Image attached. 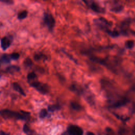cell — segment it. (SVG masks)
<instances>
[{
  "instance_id": "2e32d148",
  "label": "cell",
  "mask_w": 135,
  "mask_h": 135,
  "mask_svg": "<svg viewBox=\"0 0 135 135\" xmlns=\"http://www.w3.org/2000/svg\"><path fill=\"white\" fill-rule=\"evenodd\" d=\"M34 59L36 61H39V60H43V59L47 60V57L45 55L42 54H37L34 55Z\"/></svg>"
},
{
  "instance_id": "9c48e42d",
  "label": "cell",
  "mask_w": 135,
  "mask_h": 135,
  "mask_svg": "<svg viewBox=\"0 0 135 135\" xmlns=\"http://www.w3.org/2000/svg\"><path fill=\"white\" fill-rule=\"evenodd\" d=\"M13 87L16 91L19 92L21 95H22L23 96H26V94L24 92V90L22 89V88L20 87V86L18 83H13Z\"/></svg>"
},
{
  "instance_id": "7a4b0ae2",
  "label": "cell",
  "mask_w": 135,
  "mask_h": 135,
  "mask_svg": "<svg viewBox=\"0 0 135 135\" xmlns=\"http://www.w3.org/2000/svg\"><path fill=\"white\" fill-rule=\"evenodd\" d=\"M30 86L36 90H37L40 93L45 94H47L49 90V87L47 84H44L38 81H33L30 83Z\"/></svg>"
},
{
  "instance_id": "3957f363",
  "label": "cell",
  "mask_w": 135,
  "mask_h": 135,
  "mask_svg": "<svg viewBox=\"0 0 135 135\" xmlns=\"http://www.w3.org/2000/svg\"><path fill=\"white\" fill-rule=\"evenodd\" d=\"M43 21L49 30L52 31L55 26V20L51 14L45 13L44 14Z\"/></svg>"
},
{
  "instance_id": "d4e9b609",
  "label": "cell",
  "mask_w": 135,
  "mask_h": 135,
  "mask_svg": "<svg viewBox=\"0 0 135 135\" xmlns=\"http://www.w3.org/2000/svg\"><path fill=\"white\" fill-rule=\"evenodd\" d=\"M87 135H95V134L92 132H88L87 133Z\"/></svg>"
},
{
  "instance_id": "9a60e30c",
  "label": "cell",
  "mask_w": 135,
  "mask_h": 135,
  "mask_svg": "<svg viewBox=\"0 0 135 135\" xmlns=\"http://www.w3.org/2000/svg\"><path fill=\"white\" fill-rule=\"evenodd\" d=\"M28 16V12L27 11H23L21 12H20L18 14V18L19 20H22L27 18Z\"/></svg>"
},
{
  "instance_id": "44dd1931",
  "label": "cell",
  "mask_w": 135,
  "mask_h": 135,
  "mask_svg": "<svg viewBox=\"0 0 135 135\" xmlns=\"http://www.w3.org/2000/svg\"><path fill=\"white\" fill-rule=\"evenodd\" d=\"M60 108L59 106L58 105H51L48 107V110L50 111H54Z\"/></svg>"
},
{
  "instance_id": "ffe728a7",
  "label": "cell",
  "mask_w": 135,
  "mask_h": 135,
  "mask_svg": "<svg viewBox=\"0 0 135 135\" xmlns=\"http://www.w3.org/2000/svg\"><path fill=\"white\" fill-rule=\"evenodd\" d=\"M122 9H123V7L122 6H118L112 8L111 10L114 12H120Z\"/></svg>"
},
{
  "instance_id": "ac0fdd59",
  "label": "cell",
  "mask_w": 135,
  "mask_h": 135,
  "mask_svg": "<svg viewBox=\"0 0 135 135\" xmlns=\"http://www.w3.org/2000/svg\"><path fill=\"white\" fill-rule=\"evenodd\" d=\"M107 33L112 37H117L119 36V32L117 30H113V31L107 30Z\"/></svg>"
},
{
  "instance_id": "277c9868",
  "label": "cell",
  "mask_w": 135,
  "mask_h": 135,
  "mask_svg": "<svg viewBox=\"0 0 135 135\" xmlns=\"http://www.w3.org/2000/svg\"><path fill=\"white\" fill-rule=\"evenodd\" d=\"M69 135H82L83 131L81 128L76 125H71L68 128Z\"/></svg>"
},
{
  "instance_id": "30bf717a",
  "label": "cell",
  "mask_w": 135,
  "mask_h": 135,
  "mask_svg": "<svg viewBox=\"0 0 135 135\" xmlns=\"http://www.w3.org/2000/svg\"><path fill=\"white\" fill-rule=\"evenodd\" d=\"M7 71L10 73H13L15 72H17L20 70V68L19 67L17 66H11L7 67Z\"/></svg>"
},
{
  "instance_id": "7c38bea8",
  "label": "cell",
  "mask_w": 135,
  "mask_h": 135,
  "mask_svg": "<svg viewBox=\"0 0 135 135\" xmlns=\"http://www.w3.org/2000/svg\"><path fill=\"white\" fill-rule=\"evenodd\" d=\"M27 78L28 81L31 83L32 82V81L35 80V79L37 78V76L34 72H32L28 74L27 76Z\"/></svg>"
},
{
  "instance_id": "4fadbf2b",
  "label": "cell",
  "mask_w": 135,
  "mask_h": 135,
  "mask_svg": "<svg viewBox=\"0 0 135 135\" xmlns=\"http://www.w3.org/2000/svg\"><path fill=\"white\" fill-rule=\"evenodd\" d=\"M23 131L26 134H27V135H35L34 132L31 130L27 124H24L23 127Z\"/></svg>"
},
{
  "instance_id": "8992f818",
  "label": "cell",
  "mask_w": 135,
  "mask_h": 135,
  "mask_svg": "<svg viewBox=\"0 0 135 135\" xmlns=\"http://www.w3.org/2000/svg\"><path fill=\"white\" fill-rule=\"evenodd\" d=\"M11 43L10 39L8 37H4L1 39V46L2 49L4 51L6 50L10 46Z\"/></svg>"
},
{
  "instance_id": "5b68a950",
  "label": "cell",
  "mask_w": 135,
  "mask_h": 135,
  "mask_svg": "<svg viewBox=\"0 0 135 135\" xmlns=\"http://www.w3.org/2000/svg\"><path fill=\"white\" fill-rule=\"evenodd\" d=\"M95 23H96V24H97L98 26L102 29L106 28V27L110 26L109 23L108 22V21L102 18H100L96 20Z\"/></svg>"
},
{
  "instance_id": "7402d4cb",
  "label": "cell",
  "mask_w": 135,
  "mask_h": 135,
  "mask_svg": "<svg viewBox=\"0 0 135 135\" xmlns=\"http://www.w3.org/2000/svg\"><path fill=\"white\" fill-rule=\"evenodd\" d=\"M47 114H48L47 110L45 109H42L40 112V117L41 118H44L47 116Z\"/></svg>"
},
{
  "instance_id": "4316f807",
  "label": "cell",
  "mask_w": 135,
  "mask_h": 135,
  "mask_svg": "<svg viewBox=\"0 0 135 135\" xmlns=\"http://www.w3.org/2000/svg\"><path fill=\"white\" fill-rule=\"evenodd\" d=\"M133 133L135 134V126L133 127Z\"/></svg>"
},
{
  "instance_id": "5bb4252c",
  "label": "cell",
  "mask_w": 135,
  "mask_h": 135,
  "mask_svg": "<svg viewBox=\"0 0 135 135\" xmlns=\"http://www.w3.org/2000/svg\"><path fill=\"white\" fill-rule=\"evenodd\" d=\"M0 60H1L2 63H9V62H10V58L7 54H3Z\"/></svg>"
},
{
  "instance_id": "d6986e66",
  "label": "cell",
  "mask_w": 135,
  "mask_h": 135,
  "mask_svg": "<svg viewBox=\"0 0 135 135\" xmlns=\"http://www.w3.org/2000/svg\"><path fill=\"white\" fill-rule=\"evenodd\" d=\"M134 41L132 40H128L127 41H126L125 46L127 48L131 49H132L133 47H134Z\"/></svg>"
},
{
  "instance_id": "6da1fadb",
  "label": "cell",
  "mask_w": 135,
  "mask_h": 135,
  "mask_svg": "<svg viewBox=\"0 0 135 135\" xmlns=\"http://www.w3.org/2000/svg\"><path fill=\"white\" fill-rule=\"evenodd\" d=\"M29 112L21 111L20 112L12 111L8 109H3L0 111V116L5 119H16L27 120L30 117Z\"/></svg>"
},
{
  "instance_id": "e0dca14e",
  "label": "cell",
  "mask_w": 135,
  "mask_h": 135,
  "mask_svg": "<svg viewBox=\"0 0 135 135\" xmlns=\"http://www.w3.org/2000/svg\"><path fill=\"white\" fill-rule=\"evenodd\" d=\"M24 64L26 67H30L33 65V62L30 58H27L24 61Z\"/></svg>"
},
{
  "instance_id": "cb8c5ba5",
  "label": "cell",
  "mask_w": 135,
  "mask_h": 135,
  "mask_svg": "<svg viewBox=\"0 0 135 135\" xmlns=\"http://www.w3.org/2000/svg\"><path fill=\"white\" fill-rule=\"evenodd\" d=\"M0 135H10L9 133H7L3 131H0Z\"/></svg>"
},
{
  "instance_id": "603a6c76",
  "label": "cell",
  "mask_w": 135,
  "mask_h": 135,
  "mask_svg": "<svg viewBox=\"0 0 135 135\" xmlns=\"http://www.w3.org/2000/svg\"><path fill=\"white\" fill-rule=\"evenodd\" d=\"M10 58L14 60H17L20 58V54L18 53H17V52L13 53L11 54Z\"/></svg>"
},
{
  "instance_id": "8fae6325",
  "label": "cell",
  "mask_w": 135,
  "mask_h": 135,
  "mask_svg": "<svg viewBox=\"0 0 135 135\" xmlns=\"http://www.w3.org/2000/svg\"><path fill=\"white\" fill-rule=\"evenodd\" d=\"M70 105H71V108L75 110L79 111V110H80L82 109V107L81 106V105L79 103H77V102H75V101L71 102L70 103Z\"/></svg>"
},
{
  "instance_id": "52a82bcc",
  "label": "cell",
  "mask_w": 135,
  "mask_h": 135,
  "mask_svg": "<svg viewBox=\"0 0 135 135\" xmlns=\"http://www.w3.org/2000/svg\"><path fill=\"white\" fill-rule=\"evenodd\" d=\"M128 101H129V100L127 98L121 99L117 100V101L113 102L112 104V107H113V108L121 107L122 106L126 105L128 102Z\"/></svg>"
},
{
  "instance_id": "484cf974",
  "label": "cell",
  "mask_w": 135,
  "mask_h": 135,
  "mask_svg": "<svg viewBox=\"0 0 135 135\" xmlns=\"http://www.w3.org/2000/svg\"><path fill=\"white\" fill-rule=\"evenodd\" d=\"M61 135H69V134L68 133V132H64V133H62Z\"/></svg>"
},
{
  "instance_id": "ba28073f",
  "label": "cell",
  "mask_w": 135,
  "mask_h": 135,
  "mask_svg": "<svg viewBox=\"0 0 135 135\" xmlns=\"http://www.w3.org/2000/svg\"><path fill=\"white\" fill-rule=\"evenodd\" d=\"M90 7L93 11L97 13H103L104 12L103 8H101L95 2H91L90 4Z\"/></svg>"
}]
</instances>
